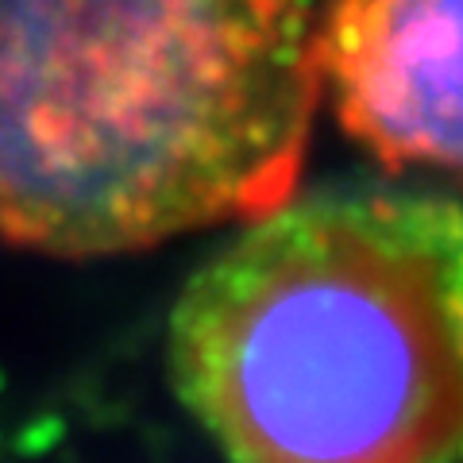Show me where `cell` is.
Masks as SVG:
<instances>
[{
    "mask_svg": "<svg viewBox=\"0 0 463 463\" xmlns=\"http://www.w3.org/2000/svg\"><path fill=\"white\" fill-rule=\"evenodd\" d=\"M317 105L301 0H0V240L105 259L259 221Z\"/></svg>",
    "mask_w": 463,
    "mask_h": 463,
    "instance_id": "6da1fadb",
    "label": "cell"
},
{
    "mask_svg": "<svg viewBox=\"0 0 463 463\" xmlns=\"http://www.w3.org/2000/svg\"><path fill=\"white\" fill-rule=\"evenodd\" d=\"M166 371L228 463H463V209L294 194L194 270Z\"/></svg>",
    "mask_w": 463,
    "mask_h": 463,
    "instance_id": "7a4b0ae2",
    "label": "cell"
},
{
    "mask_svg": "<svg viewBox=\"0 0 463 463\" xmlns=\"http://www.w3.org/2000/svg\"><path fill=\"white\" fill-rule=\"evenodd\" d=\"M321 100L390 170L463 174V0H325Z\"/></svg>",
    "mask_w": 463,
    "mask_h": 463,
    "instance_id": "3957f363",
    "label": "cell"
}]
</instances>
